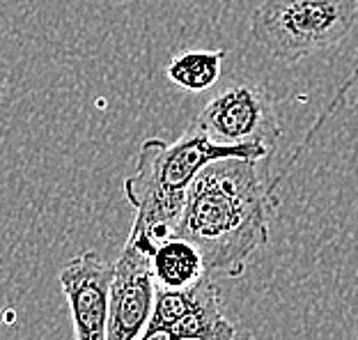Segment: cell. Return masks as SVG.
Instances as JSON below:
<instances>
[{
	"label": "cell",
	"mask_w": 358,
	"mask_h": 340,
	"mask_svg": "<svg viewBox=\"0 0 358 340\" xmlns=\"http://www.w3.org/2000/svg\"><path fill=\"white\" fill-rule=\"evenodd\" d=\"M110 283L108 334L106 340H136L150 325L157 281L152 271V253L127 239L115 262Z\"/></svg>",
	"instance_id": "obj_5"
},
{
	"label": "cell",
	"mask_w": 358,
	"mask_h": 340,
	"mask_svg": "<svg viewBox=\"0 0 358 340\" xmlns=\"http://www.w3.org/2000/svg\"><path fill=\"white\" fill-rule=\"evenodd\" d=\"M356 19L358 0H264L250 14V35L271 58L299 62L343 44Z\"/></svg>",
	"instance_id": "obj_3"
},
{
	"label": "cell",
	"mask_w": 358,
	"mask_h": 340,
	"mask_svg": "<svg viewBox=\"0 0 358 340\" xmlns=\"http://www.w3.org/2000/svg\"><path fill=\"white\" fill-rule=\"evenodd\" d=\"M193 125L216 145H262L268 155H273L282 136L273 97L250 83L232 85L214 97Z\"/></svg>",
	"instance_id": "obj_4"
},
{
	"label": "cell",
	"mask_w": 358,
	"mask_h": 340,
	"mask_svg": "<svg viewBox=\"0 0 358 340\" xmlns=\"http://www.w3.org/2000/svg\"><path fill=\"white\" fill-rule=\"evenodd\" d=\"M275 209L278 198L259 177L257 161L221 159L195 177L173 234L195 244L209 274L239 278L268 241Z\"/></svg>",
	"instance_id": "obj_1"
},
{
	"label": "cell",
	"mask_w": 358,
	"mask_h": 340,
	"mask_svg": "<svg viewBox=\"0 0 358 340\" xmlns=\"http://www.w3.org/2000/svg\"><path fill=\"white\" fill-rule=\"evenodd\" d=\"M115 264L96 250H85L60 271L76 340H106L108 334L110 283Z\"/></svg>",
	"instance_id": "obj_6"
},
{
	"label": "cell",
	"mask_w": 358,
	"mask_h": 340,
	"mask_svg": "<svg viewBox=\"0 0 358 340\" xmlns=\"http://www.w3.org/2000/svg\"><path fill=\"white\" fill-rule=\"evenodd\" d=\"M195 285V283H193ZM193 285L184 290H164L157 288V299H154V311L150 318V325L145 331H173L179 320L184 318L186 311L191 309L193 302Z\"/></svg>",
	"instance_id": "obj_9"
},
{
	"label": "cell",
	"mask_w": 358,
	"mask_h": 340,
	"mask_svg": "<svg viewBox=\"0 0 358 340\" xmlns=\"http://www.w3.org/2000/svg\"><path fill=\"white\" fill-rule=\"evenodd\" d=\"M262 145H225L211 143L193 122L175 143L148 139L138 152L136 170L124 180V196L136 207L131 234L157 244L173 234L182 216L191 184L200 170L221 159H266Z\"/></svg>",
	"instance_id": "obj_2"
},
{
	"label": "cell",
	"mask_w": 358,
	"mask_h": 340,
	"mask_svg": "<svg viewBox=\"0 0 358 340\" xmlns=\"http://www.w3.org/2000/svg\"><path fill=\"white\" fill-rule=\"evenodd\" d=\"M225 51H186L168 64V78L182 90L202 92L221 76Z\"/></svg>",
	"instance_id": "obj_8"
},
{
	"label": "cell",
	"mask_w": 358,
	"mask_h": 340,
	"mask_svg": "<svg viewBox=\"0 0 358 340\" xmlns=\"http://www.w3.org/2000/svg\"><path fill=\"white\" fill-rule=\"evenodd\" d=\"M175 340H193V338H175Z\"/></svg>",
	"instance_id": "obj_10"
},
{
	"label": "cell",
	"mask_w": 358,
	"mask_h": 340,
	"mask_svg": "<svg viewBox=\"0 0 358 340\" xmlns=\"http://www.w3.org/2000/svg\"><path fill=\"white\" fill-rule=\"evenodd\" d=\"M152 271L157 288L164 290H184L209 274L195 244L177 234H168L154 244Z\"/></svg>",
	"instance_id": "obj_7"
}]
</instances>
